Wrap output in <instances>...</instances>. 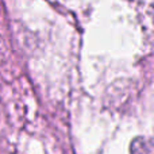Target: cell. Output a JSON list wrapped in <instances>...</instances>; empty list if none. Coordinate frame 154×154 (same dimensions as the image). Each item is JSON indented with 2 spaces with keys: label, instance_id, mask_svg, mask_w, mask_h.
Masks as SVG:
<instances>
[{
  "label": "cell",
  "instance_id": "1",
  "mask_svg": "<svg viewBox=\"0 0 154 154\" xmlns=\"http://www.w3.org/2000/svg\"><path fill=\"white\" fill-rule=\"evenodd\" d=\"M131 154H154V139L138 137L131 142Z\"/></svg>",
  "mask_w": 154,
  "mask_h": 154
}]
</instances>
